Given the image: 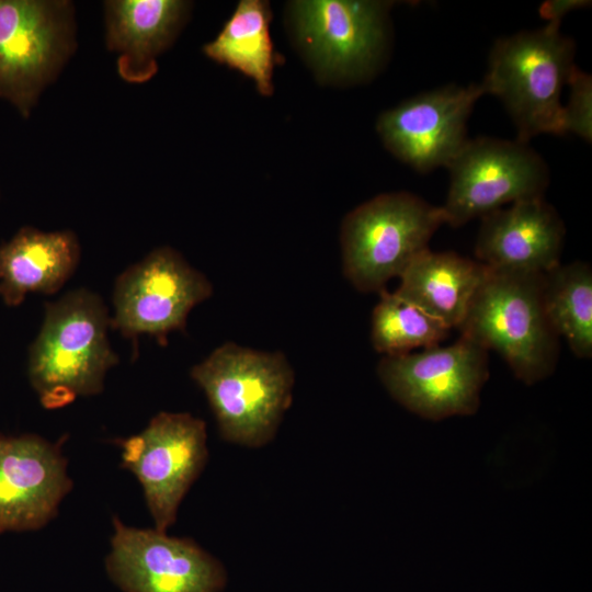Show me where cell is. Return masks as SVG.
Listing matches in <instances>:
<instances>
[{
    "label": "cell",
    "mask_w": 592,
    "mask_h": 592,
    "mask_svg": "<svg viewBox=\"0 0 592 592\" xmlns=\"http://www.w3.org/2000/svg\"><path fill=\"white\" fill-rule=\"evenodd\" d=\"M73 48L70 2L0 0V98L27 117Z\"/></svg>",
    "instance_id": "7"
},
{
    "label": "cell",
    "mask_w": 592,
    "mask_h": 592,
    "mask_svg": "<svg viewBox=\"0 0 592 592\" xmlns=\"http://www.w3.org/2000/svg\"><path fill=\"white\" fill-rule=\"evenodd\" d=\"M215 415L220 436L261 447L275 436L293 399L294 371L287 357L226 342L191 369Z\"/></svg>",
    "instance_id": "2"
},
{
    "label": "cell",
    "mask_w": 592,
    "mask_h": 592,
    "mask_svg": "<svg viewBox=\"0 0 592 592\" xmlns=\"http://www.w3.org/2000/svg\"><path fill=\"white\" fill-rule=\"evenodd\" d=\"M391 3L374 0L291 2L294 37L327 80L354 82L373 75L389 43Z\"/></svg>",
    "instance_id": "6"
},
{
    "label": "cell",
    "mask_w": 592,
    "mask_h": 592,
    "mask_svg": "<svg viewBox=\"0 0 592 592\" xmlns=\"http://www.w3.org/2000/svg\"><path fill=\"white\" fill-rule=\"evenodd\" d=\"M372 315L371 338L384 356L440 345L451 329L395 292L382 291Z\"/></svg>",
    "instance_id": "21"
},
{
    "label": "cell",
    "mask_w": 592,
    "mask_h": 592,
    "mask_svg": "<svg viewBox=\"0 0 592 592\" xmlns=\"http://www.w3.org/2000/svg\"><path fill=\"white\" fill-rule=\"evenodd\" d=\"M588 0H547L539 7V15L547 23L559 24L568 13L590 5Z\"/></svg>",
    "instance_id": "23"
},
{
    "label": "cell",
    "mask_w": 592,
    "mask_h": 592,
    "mask_svg": "<svg viewBox=\"0 0 592 592\" xmlns=\"http://www.w3.org/2000/svg\"><path fill=\"white\" fill-rule=\"evenodd\" d=\"M187 9L179 0L106 2V44L118 54L117 71L125 81L141 83L155 75L156 57L175 37Z\"/></svg>",
    "instance_id": "16"
},
{
    "label": "cell",
    "mask_w": 592,
    "mask_h": 592,
    "mask_svg": "<svg viewBox=\"0 0 592 592\" xmlns=\"http://www.w3.org/2000/svg\"><path fill=\"white\" fill-rule=\"evenodd\" d=\"M570 93L562 104V135L573 134L585 141L592 138V78L577 66L568 80Z\"/></svg>",
    "instance_id": "22"
},
{
    "label": "cell",
    "mask_w": 592,
    "mask_h": 592,
    "mask_svg": "<svg viewBox=\"0 0 592 592\" xmlns=\"http://www.w3.org/2000/svg\"><path fill=\"white\" fill-rule=\"evenodd\" d=\"M483 94L481 83L420 93L385 111L377 132L385 147L414 170L447 168L468 140L467 122Z\"/></svg>",
    "instance_id": "13"
},
{
    "label": "cell",
    "mask_w": 592,
    "mask_h": 592,
    "mask_svg": "<svg viewBox=\"0 0 592 592\" xmlns=\"http://www.w3.org/2000/svg\"><path fill=\"white\" fill-rule=\"evenodd\" d=\"M64 441L0 433V534L36 531L57 515L72 488Z\"/></svg>",
    "instance_id": "14"
},
{
    "label": "cell",
    "mask_w": 592,
    "mask_h": 592,
    "mask_svg": "<svg viewBox=\"0 0 592 592\" xmlns=\"http://www.w3.org/2000/svg\"><path fill=\"white\" fill-rule=\"evenodd\" d=\"M547 319L579 358L592 355V272L589 264L559 263L543 274Z\"/></svg>",
    "instance_id": "20"
},
{
    "label": "cell",
    "mask_w": 592,
    "mask_h": 592,
    "mask_svg": "<svg viewBox=\"0 0 592 592\" xmlns=\"http://www.w3.org/2000/svg\"><path fill=\"white\" fill-rule=\"evenodd\" d=\"M213 285L174 249L160 247L122 272L114 284L111 328L127 339L147 334L166 344Z\"/></svg>",
    "instance_id": "11"
},
{
    "label": "cell",
    "mask_w": 592,
    "mask_h": 592,
    "mask_svg": "<svg viewBox=\"0 0 592 592\" xmlns=\"http://www.w3.org/2000/svg\"><path fill=\"white\" fill-rule=\"evenodd\" d=\"M110 579L124 592H221L223 563L191 538L156 528H137L113 517Z\"/></svg>",
    "instance_id": "12"
},
{
    "label": "cell",
    "mask_w": 592,
    "mask_h": 592,
    "mask_svg": "<svg viewBox=\"0 0 592 592\" xmlns=\"http://www.w3.org/2000/svg\"><path fill=\"white\" fill-rule=\"evenodd\" d=\"M442 205L445 224L459 227L505 204L542 197L549 182L543 158L527 143L492 137L468 139L453 161Z\"/></svg>",
    "instance_id": "10"
},
{
    "label": "cell",
    "mask_w": 592,
    "mask_h": 592,
    "mask_svg": "<svg viewBox=\"0 0 592 592\" xmlns=\"http://www.w3.org/2000/svg\"><path fill=\"white\" fill-rule=\"evenodd\" d=\"M563 238L555 208L526 198L481 217L475 254L490 270L544 274L560 263Z\"/></svg>",
    "instance_id": "15"
},
{
    "label": "cell",
    "mask_w": 592,
    "mask_h": 592,
    "mask_svg": "<svg viewBox=\"0 0 592 592\" xmlns=\"http://www.w3.org/2000/svg\"><path fill=\"white\" fill-rule=\"evenodd\" d=\"M79 260L80 244L72 231L23 227L0 244V297L15 307L30 293L54 294L75 273Z\"/></svg>",
    "instance_id": "17"
},
{
    "label": "cell",
    "mask_w": 592,
    "mask_h": 592,
    "mask_svg": "<svg viewBox=\"0 0 592 592\" xmlns=\"http://www.w3.org/2000/svg\"><path fill=\"white\" fill-rule=\"evenodd\" d=\"M206 425L186 412H159L138 434L116 440L121 466L143 487L155 528L166 532L177 520L184 496L207 458Z\"/></svg>",
    "instance_id": "9"
},
{
    "label": "cell",
    "mask_w": 592,
    "mask_h": 592,
    "mask_svg": "<svg viewBox=\"0 0 592 592\" xmlns=\"http://www.w3.org/2000/svg\"><path fill=\"white\" fill-rule=\"evenodd\" d=\"M487 273L488 267L478 261L428 249L403 271L395 293L457 329Z\"/></svg>",
    "instance_id": "18"
},
{
    "label": "cell",
    "mask_w": 592,
    "mask_h": 592,
    "mask_svg": "<svg viewBox=\"0 0 592 592\" xmlns=\"http://www.w3.org/2000/svg\"><path fill=\"white\" fill-rule=\"evenodd\" d=\"M271 10L266 1L242 0L215 39L204 46L213 60L251 78L258 91H273L274 48L270 36Z\"/></svg>",
    "instance_id": "19"
},
{
    "label": "cell",
    "mask_w": 592,
    "mask_h": 592,
    "mask_svg": "<svg viewBox=\"0 0 592 592\" xmlns=\"http://www.w3.org/2000/svg\"><path fill=\"white\" fill-rule=\"evenodd\" d=\"M110 328L103 299L90 289L70 291L46 303L27 364L31 386L45 409H60L78 397L102 392L107 372L118 363Z\"/></svg>",
    "instance_id": "1"
},
{
    "label": "cell",
    "mask_w": 592,
    "mask_h": 592,
    "mask_svg": "<svg viewBox=\"0 0 592 592\" xmlns=\"http://www.w3.org/2000/svg\"><path fill=\"white\" fill-rule=\"evenodd\" d=\"M377 374L390 396L428 420L474 414L488 379V351L462 337L447 346L383 356Z\"/></svg>",
    "instance_id": "8"
},
{
    "label": "cell",
    "mask_w": 592,
    "mask_h": 592,
    "mask_svg": "<svg viewBox=\"0 0 592 592\" xmlns=\"http://www.w3.org/2000/svg\"><path fill=\"white\" fill-rule=\"evenodd\" d=\"M445 224L441 206L409 192L380 194L350 212L341 226L343 273L364 293L400 277Z\"/></svg>",
    "instance_id": "5"
},
{
    "label": "cell",
    "mask_w": 592,
    "mask_h": 592,
    "mask_svg": "<svg viewBox=\"0 0 592 592\" xmlns=\"http://www.w3.org/2000/svg\"><path fill=\"white\" fill-rule=\"evenodd\" d=\"M574 43L559 24L522 31L493 45L485 94L497 96L510 117L517 140L527 143L540 134L561 135V93L573 68Z\"/></svg>",
    "instance_id": "4"
},
{
    "label": "cell",
    "mask_w": 592,
    "mask_h": 592,
    "mask_svg": "<svg viewBox=\"0 0 592 592\" xmlns=\"http://www.w3.org/2000/svg\"><path fill=\"white\" fill-rule=\"evenodd\" d=\"M457 329L498 352L527 385L550 376L557 365L559 337L545 312L543 274L488 269Z\"/></svg>",
    "instance_id": "3"
}]
</instances>
